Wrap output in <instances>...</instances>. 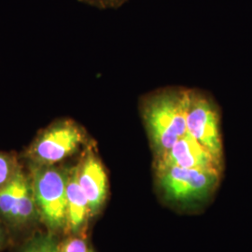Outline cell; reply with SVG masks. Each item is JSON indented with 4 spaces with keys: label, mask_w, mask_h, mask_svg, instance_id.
I'll list each match as a JSON object with an SVG mask.
<instances>
[{
    "label": "cell",
    "mask_w": 252,
    "mask_h": 252,
    "mask_svg": "<svg viewBox=\"0 0 252 252\" xmlns=\"http://www.w3.org/2000/svg\"><path fill=\"white\" fill-rule=\"evenodd\" d=\"M29 163L28 175L36 201L39 221L48 232L58 234L66 232V186L69 168L57 164Z\"/></svg>",
    "instance_id": "cell-1"
},
{
    "label": "cell",
    "mask_w": 252,
    "mask_h": 252,
    "mask_svg": "<svg viewBox=\"0 0 252 252\" xmlns=\"http://www.w3.org/2000/svg\"><path fill=\"white\" fill-rule=\"evenodd\" d=\"M189 93H172L152 100L145 110V120L158 156L170 150L187 135L186 116Z\"/></svg>",
    "instance_id": "cell-2"
},
{
    "label": "cell",
    "mask_w": 252,
    "mask_h": 252,
    "mask_svg": "<svg viewBox=\"0 0 252 252\" xmlns=\"http://www.w3.org/2000/svg\"><path fill=\"white\" fill-rule=\"evenodd\" d=\"M85 135L72 121H58L40 132L26 153L28 162L54 165L62 162L84 142Z\"/></svg>",
    "instance_id": "cell-3"
},
{
    "label": "cell",
    "mask_w": 252,
    "mask_h": 252,
    "mask_svg": "<svg viewBox=\"0 0 252 252\" xmlns=\"http://www.w3.org/2000/svg\"><path fill=\"white\" fill-rule=\"evenodd\" d=\"M165 196L174 202L189 203L207 197L219 180V170L171 166L158 171Z\"/></svg>",
    "instance_id": "cell-4"
},
{
    "label": "cell",
    "mask_w": 252,
    "mask_h": 252,
    "mask_svg": "<svg viewBox=\"0 0 252 252\" xmlns=\"http://www.w3.org/2000/svg\"><path fill=\"white\" fill-rule=\"evenodd\" d=\"M186 126L187 133L220 162L222 146L216 109L208 100L194 93H189Z\"/></svg>",
    "instance_id": "cell-5"
},
{
    "label": "cell",
    "mask_w": 252,
    "mask_h": 252,
    "mask_svg": "<svg viewBox=\"0 0 252 252\" xmlns=\"http://www.w3.org/2000/svg\"><path fill=\"white\" fill-rule=\"evenodd\" d=\"M220 162L197 140L187 134L180 137L170 150L158 156L157 170L161 171L171 166L219 170Z\"/></svg>",
    "instance_id": "cell-6"
},
{
    "label": "cell",
    "mask_w": 252,
    "mask_h": 252,
    "mask_svg": "<svg viewBox=\"0 0 252 252\" xmlns=\"http://www.w3.org/2000/svg\"><path fill=\"white\" fill-rule=\"evenodd\" d=\"M77 177L89 203L91 216L96 215L108 196V178L98 156L89 148L76 166Z\"/></svg>",
    "instance_id": "cell-7"
},
{
    "label": "cell",
    "mask_w": 252,
    "mask_h": 252,
    "mask_svg": "<svg viewBox=\"0 0 252 252\" xmlns=\"http://www.w3.org/2000/svg\"><path fill=\"white\" fill-rule=\"evenodd\" d=\"M66 232L72 235H80L84 231L91 216L88 200L82 191L77 177V167L69 168L66 186Z\"/></svg>",
    "instance_id": "cell-8"
},
{
    "label": "cell",
    "mask_w": 252,
    "mask_h": 252,
    "mask_svg": "<svg viewBox=\"0 0 252 252\" xmlns=\"http://www.w3.org/2000/svg\"><path fill=\"white\" fill-rule=\"evenodd\" d=\"M36 220H39V217L30 177L27 174V178L20 189L14 207L5 222V225L12 231H21L33 225Z\"/></svg>",
    "instance_id": "cell-9"
},
{
    "label": "cell",
    "mask_w": 252,
    "mask_h": 252,
    "mask_svg": "<svg viewBox=\"0 0 252 252\" xmlns=\"http://www.w3.org/2000/svg\"><path fill=\"white\" fill-rule=\"evenodd\" d=\"M27 176V173L24 171L22 167L13 180L6 187L0 189V220L4 224L14 207L20 189Z\"/></svg>",
    "instance_id": "cell-10"
},
{
    "label": "cell",
    "mask_w": 252,
    "mask_h": 252,
    "mask_svg": "<svg viewBox=\"0 0 252 252\" xmlns=\"http://www.w3.org/2000/svg\"><path fill=\"white\" fill-rule=\"evenodd\" d=\"M60 245L57 234L46 231L29 237L18 252H59Z\"/></svg>",
    "instance_id": "cell-11"
},
{
    "label": "cell",
    "mask_w": 252,
    "mask_h": 252,
    "mask_svg": "<svg viewBox=\"0 0 252 252\" xmlns=\"http://www.w3.org/2000/svg\"><path fill=\"white\" fill-rule=\"evenodd\" d=\"M21 168L15 155L0 152V189L13 180Z\"/></svg>",
    "instance_id": "cell-12"
},
{
    "label": "cell",
    "mask_w": 252,
    "mask_h": 252,
    "mask_svg": "<svg viewBox=\"0 0 252 252\" xmlns=\"http://www.w3.org/2000/svg\"><path fill=\"white\" fill-rule=\"evenodd\" d=\"M86 241L81 236L72 235L60 245L59 252H89Z\"/></svg>",
    "instance_id": "cell-13"
},
{
    "label": "cell",
    "mask_w": 252,
    "mask_h": 252,
    "mask_svg": "<svg viewBox=\"0 0 252 252\" xmlns=\"http://www.w3.org/2000/svg\"><path fill=\"white\" fill-rule=\"evenodd\" d=\"M8 236H7V231L5 228V224L0 223V252L6 246Z\"/></svg>",
    "instance_id": "cell-14"
},
{
    "label": "cell",
    "mask_w": 252,
    "mask_h": 252,
    "mask_svg": "<svg viewBox=\"0 0 252 252\" xmlns=\"http://www.w3.org/2000/svg\"><path fill=\"white\" fill-rule=\"evenodd\" d=\"M90 2H97V3H103V4H107V3H115L119 0H88Z\"/></svg>",
    "instance_id": "cell-15"
},
{
    "label": "cell",
    "mask_w": 252,
    "mask_h": 252,
    "mask_svg": "<svg viewBox=\"0 0 252 252\" xmlns=\"http://www.w3.org/2000/svg\"><path fill=\"white\" fill-rule=\"evenodd\" d=\"M89 252H94V251H93V250H90V251H89Z\"/></svg>",
    "instance_id": "cell-16"
}]
</instances>
